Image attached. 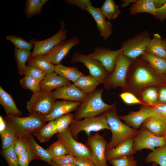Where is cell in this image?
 <instances>
[{"mask_svg":"<svg viewBox=\"0 0 166 166\" xmlns=\"http://www.w3.org/2000/svg\"><path fill=\"white\" fill-rule=\"evenodd\" d=\"M72 63L81 62L88 69L90 75L96 78L100 83L103 84L109 74L98 61L91 58L89 55L79 52L74 53L71 60Z\"/></svg>","mask_w":166,"mask_h":166,"instance_id":"obj_9","label":"cell"},{"mask_svg":"<svg viewBox=\"0 0 166 166\" xmlns=\"http://www.w3.org/2000/svg\"><path fill=\"white\" fill-rule=\"evenodd\" d=\"M69 131L72 137L78 139L79 133L84 131L87 136L92 132H97L105 129L110 130L104 113L99 115L80 120H74L69 126Z\"/></svg>","mask_w":166,"mask_h":166,"instance_id":"obj_4","label":"cell"},{"mask_svg":"<svg viewBox=\"0 0 166 166\" xmlns=\"http://www.w3.org/2000/svg\"><path fill=\"white\" fill-rule=\"evenodd\" d=\"M112 136L108 143L106 150L111 149L128 139L135 137L139 130L132 128L123 123L118 117L115 106L104 113Z\"/></svg>","mask_w":166,"mask_h":166,"instance_id":"obj_1","label":"cell"},{"mask_svg":"<svg viewBox=\"0 0 166 166\" xmlns=\"http://www.w3.org/2000/svg\"><path fill=\"white\" fill-rule=\"evenodd\" d=\"M14 51L18 73L21 75H23L24 70L26 66V63L32 52L30 50H22L15 48L14 49Z\"/></svg>","mask_w":166,"mask_h":166,"instance_id":"obj_35","label":"cell"},{"mask_svg":"<svg viewBox=\"0 0 166 166\" xmlns=\"http://www.w3.org/2000/svg\"><path fill=\"white\" fill-rule=\"evenodd\" d=\"M54 72L73 83L84 75L77 67H67L61 63L55 65Z\"/></svg>","mask_w":166,"mask_h":166,"instance_id":"obj_30","label":"cell"},{"mask_svg":"<svg viewBox=\"0 0 166 166\" xmlns=\"http://www.w3.org/2000/svg\"><path fill=\"white\" fill-rule=\"evenodd\" d=\"M86 11L94 19L100 36L104 40H106L113 33L112 25L111 22L106 20V18L102 14L100 8L91 6L87 7Z\"/></svg>","mask_w":166,"mask_h":166,"instance_id":"obj_16","label":"cell"},{"mask_svg":"<svg viewBox=\"0 0 166 166\" xmlns=\"http://www.w3.org/2000/svg\"><path fill=\"white\" fill-rule=\"evenodd\" d=\"M122 53L121 48L112 50L108 48L102 46L96 47L88 55L92 58L99 61L110 74L114 69L117 57Z\"/></svg>","mask_w":166,"mask_h":166,"instance_id":"obj_14","label":"cell"},{"mask_svg":"<svg viewBox=\"0 0 166 166\" xmlns=\"http://www.w3.org/2000/svg\"><path fill=\"white\" fill-rule=\"evenodd\" d=\"M75 158L68 153L63 156L52 158V162L57 164H73Z\"/></svg>","mask_w":166,"mask_h":166,"instance_id":"obj_49","label":"cell"},{"mask_svg":"<svg viewBox=\"0 0 166 166\" xmlns=\"http://www.w3.org/2000/svg\"><path fill=\"white\" fill-rule=\"evenodd\" d=\"M52 93L41 90L33 93L26 102V108L29 115L37 113L45 116L49 114L56 101L53 98Z\"/></svg>","mask_w":166,"mask_h":166,"instance_id":"obj_8","label":"cell"},{"mask_svg":"<svg viewBox=\"0 0 166 166\" xmlns=\"http://www.w3.org/2000/svg\"><path fill=\"white\" fill-rule=\"evenodd\" d=\"M135 137L122 142L112 149L106 150L105 158L106 161L125 156H132L136 152L133 148Z\"/></svg>","mask_w":166,"mask_h":166,"instance_id":"obj_21","label":"cell"},{"mask_svg":"<svg viewBox=\"0 0 166 166\" xmlns=\"http://www.w3.org/2000/svg\"><path fill=\"white\" fill-rule=\"evenodd\" d=\"M153 1L156 9L162 7L166 2V0H153Z\"/></svg>","mask_w":166,"mask_h":166,"instance_id":"obj_56","label":"cell"},{"mask_svg":"<svg viewBox=\"0 0 166 166\" xmlns=\"http://www.w3.org/2000/svg\"><path fill=\"white\" fill-rule=\"evenodd\" d=\"M120 97L123 101L128 104H141L147 106L133 94L128 92H124L120 94Z\"/></svg>","mask_w":166,"mask_h":166,"instance_id":"obj_46","label":"cell"},{"mask_svg":"<svg viewBox=\"0 0 166 166\" xmlns=\"http://www.w3.org/2000/svg\"><path fill=\"white\" fill-rule=\"evenodd\" d=\"M19 166H29L30 162L33 160L32 157L27 151L18 157Z\"/></svg>","mask_w":166,"mask_h":166,"instance_id":"obj_50","label":"cell"},{"mask_svg":"<svg viewBox=\"0 0 166 166\" xmlns=\"http://www.w3.org/2000/svg\"><path fill=\"white\" fill-rule=\"evenodd\" d=\"M163 44L166 49V38H163Z\"/></svg>","mask_w":166,"mask_h":166,"instance_id":"obj_59","label":"cell"},{"mask_svg":"<svg viewBox=\"0 0 166 166\" xmlns=\"http://www.w3.org/2000/svg\"><path fill=\"white\" fill-rule=\"evenodd\" d=\"M164 76V78H165V82H166V73L164 74H163Z\"/></svg>","mask_w":166,"mask_h":166,"instance_id":"obj_61","label":"cell"},{"mask_svg":"<svg viewBox=\"0 0 166 166\" xmlns=\"http://www.w3.org/2000/svg\"><path fill=\"white\" fill-rule=\"evenodd\" d=\"M55 135L57 140L61 141L66 146L69 153L74 157H91V151L90 148L83 144L77 142L72 137L69 126L65 131L57 133Z\"/></svg>","mask_w":166,"mask_h":166,"instance_id":"obj_12","label":"cell"},{"mask_svg":"<svg viewBox=\"0 0 166 166\" xmlns=\"http://www.w3.org/2000/svg\"><path fill=\"white\" fill-rule=\"evenodd\" d=\"M109 161L113 166H137V162L132 156L113 159Z\"/></svg>","mask_w":166,"mask_h":166,"instance_id":"obj_44","label":"cell"},{"mask_svg":"<svg viewBox=\"0 0 166 166\" xmlns=\"http://www.w3.org/2000/svg\"><path fill=\"white\" fill-rule=\"evenodd\" d=\"M137 0H123L122 3L121 4L120 6L123 8H124L129 6L130 4L135 2Z\"/></svg>","mask_w":166,"mask_h":166,"instance_id":"obj_55","label":"cell"},{"mask_svg":"<svg viewBox=\"0 0 166 166\" xmlns=\"http://www.w3.org/2000/svg\"><path fill=\"white\" fill-rule=\"evenodd\" d=\"M27 62L28 65L38 68L46 75L54 72L55 65L48 60L44 55L30 56Z\"/></svg>","mask_w":166,"mask_h":166,"instance_id":"obj_26","label":"cell"},{"mask_svg":"<svg viewBox=\"0 0 166 166\" xmlns=\"http://www.w3.org/2000/svg\"><path fill=\"white\" fill-rule=\"evenodd\" d=\"M81 103L80 101H56L51 112L45 116L46 122L55 120L59 117L76 110Z\"/></svg>","mask_w":166,"mask_h":166,"instance_id":"obj_19","label":"cell"},{"mask_svg":"<svg viewBox=\"0 0 166 166\" xmlns=\"http://www.w3.org/2000/svg\"><path fill=\"white\" fill-rule=\"evenodd\" d=\"M82 92L87 94L94 92L100 82L94 77L90 75L81 76L73 83Z\"/></svg>","mask_w":166,"mask_h":166,"instance_id":"obj_27","label":"cell"},{"mask_svg":"<svg viewBox=\"0 0 166 166\" xmlns=\"http://www.w3.org/2000/svg\"><path fill=\"white\" fill-rule=\"evenodd\" d=\"M32 77L39 82L42 81L46 75L38 68L29 65H26L23 73V75Z\"/></svg>","mask_w":166,"mask_h":166,"instance_id":"obj_43","label":"cell"},{"mask_svg":"<svg viewBox=\"0 0 166 166\" xmlns=\"http://www.w3.org/2000/svg\"><path fill=\"white\" fill-rule=\"evenodd\" d=\"M156 9L153 0H137L131 5L129 12L132 15L141 13H148L155 17Z\"/></svg>","mask_w":166,"mask_h":166,"instance_id":"obj_24","label":"cell"},{"mask_svg":"<svg viewBox=\"0 0 166 166\" xmlns=\"http://www.w3.org/2000/svg\"><path fill=\"white\" fill-rule=\"evenodd\" d=\"M166 144V140L163 136L154 135L146 128L142 127L138 134L135 137L133 148L136 152L144 149L152 151L157 147Z\"/></svg>","mask_w":166,"mask_h":166,"instance_id":"obj_13","label":"cell"},{"mask_svg":"<svg viewBox=\"0 0 166 166\" xmlns=\"http://www.w3.org/2000/svg\"><path fill=\"white\" fill-rule=\"evenodd\" d=\"M7 127V123L5 119L0 116V134L3 132Z\"/></svg>","mask_w":166,"mask_h":166,"instance_id":"obj_54","label":"cell"},{"mask_svg":"<svg viewBox=\"0 0 166 166\" xmlns=\"http://www.w3.org/2000/svg\"><path fill=\"white\" fill-rule=\"evenodd\" d=\"M22 137L26 146L27 151L31 155L33 160L39 159L51 165L52 156L46 149L43 148L36 142L32 133L27 134Z\"/></svg>","mask_w":166,"mask_h":166,"instance_id":"obj_18","label":"cell"},{"mask_svg":"<svg viewBox=\"0 0 166 166\" xmlns=\"http://www.w3.org/2000/svg\"><path fill=\"white\" fill-rule=\"evenodd\" d=\"M0 104L6 115L20 117L22 112L17 108L11 95L0 86Z\"/></svg>","mask_w":166,"mask_h":166,"instance_id":"obj_23","label":"cell"},{"mask_svg":"<svg viewBox=\"0 0 166 166\" xmlns=\"http://www.w3.org/2000/svg\"><path fill=\"white\" fill-rule=\"evenodd\" d=\"M13 148L18 157L27 151L26 146L22 137L16 139L13 144Z\"/></svg>","mask_w":166,"mask_h":166,"instance_id":"obj_47","label":"cell"},{"mask_svg":"<svg viewBox=\"0 0 166 166\" xmlns=\"http://www.w3.org/2000/svg\"><path fill=\"white\" fill-rule=\"evenodd\" d=\"M142 56L157 74L162 75L166 73V59L146 51Z\"/></svg>","mask_w":166,"mask_h":166,"instance_id":"obj_29","label":"cell"},{"mask_svg":"<svg viewBox=\"0 0 166 166\" xmlns=\"http://www.w3.org/2000/svg\"><path fill=\"white\" fill-rule=\"evenodd\" d=\"M145 51L166 60V49L163 44V38L158 34H153Z\"/></svg>","mask_w":166,"mask_h":166,"instance_id":"obj_25","label":"cell"},{"mask_svg":"<svg viewBox=\"0 0 166 166\" xmlns=\"http://www.w3.org/2000/svg\"><path fill=\"white\" fill-rule=\"evenodd\" d=\"M101 12L108 21L117 18L121 12L114 0H105L100 8Z\"/></svg>","mask_w":166,"mask_h":166,"instance_id":"obj_33","label":"cell"},{"mask_svg":"<svg viewBox=\"0 0 166 166\" xmlns=\"http://www.w3.org/2000/svg\"><path fill=\"white\" fill-rule=\"evenodd\" d=\"M0 153L9 166H19L18 156L14 151L13 144L7 149L1 150Z\"/></svg>","mask_w":166,"mask_h":166,"instance_id":"obj_42","label":"cell"},{"mask_svg":"<svg viewBox=\"0 0 166 166\" xmlns=\"http://www.w3.org/2000/svg\"><path fill=\"white\" fill-rule=\"evenodd\" d=\"M102 89L96 90L87 94L85 99L81 103L74 114V120H80L85 118L96 116L116 106V104L108 105L103 101Z\"/></svg>","mask_w":166,"mask_h":166,"instance_id":"obj_2","label":"cell"},{"mask_svg":"<svg viewBox=\"0 0 166 166\" xmlns=\"http://www.w3.org/2000/svg\"><path fill=\"white\" fill-rule=\"evenodd\" d=\"M53 98L62 99L73 101L82 102L86 98L87 94L84 93L73 84L60 87L52 93Z\"/></svg>","mask_w":166,"mask_h":166,"instance_id":"obj_17","label":"cell"},{"mask_svg":"<svg viewBox=\"0 0 166 166\" xmlns=\"http://www.w3.org/2000/svg\"><path fill=\"white\" fill-rule=\"evenodd\" d=\"M6 39L12 42L15 48L19 50H30L34 49V47L33 44L26 41L21 37H18L14 35H10L7 36Z\"/></svg>","mask_w":166,"mask_h":166,"instance_id":"obj_39","label":"cell"},{"mask_svg":"<svg viewBox=\"0 0 166 166\" xmlns=\"http://www.w3.org/2000/svg\"><path fill=\"white\" fill-rule=\"evenodd\" d=\"M65 1L68 4L74 5L83 11H86L89 6H92L89 0H65Z\"/></svg>","mask_w":166,"mask_h":166,"instance_id":"obj_48","label":"cell"},{"mask_svg":"<svg viewBox=\"0 0 166 166\" xmlns=\"http://www.w3.org/2000/svg\"><path fill=\"white\" fill-rule=\"evenodd\" d=\"M71 84L70 81L55 72L46 75L40 82L41 90L50 92L54 89Z\"/></svg>","mask_w":166,"mask_h":166,"instance_id":"obj_22","label":"cell"},{"mask_svg":"<svg viewBox=\"0 0 166 166\" xmlns=\"http://www.w3.org/2000/svg\"><path fill=\"white\" fill-rule=\"evenodd\" d=\"M79 43L78 38L74 36L68 40L60 42L44 56L54 65L59 64L67 55L71 49L78 45Z\"/></svg>","mask_w":166,"mask_h":166,"instance_id":"obj_15","label":"cell"},{"mask_svg":"<svg viewBox=\"0 0 166 166\" xmlns=\"http://www.w3.org/2000/svg\"><path fill=\"white\" fill-rule=\"evenodd\" d=\"M73 164L77 166H96L90 158L87 157L75 158Z\"/></svg>","mask_w":166,"mask_h":166,"instance_id":"obj_51","label":"cell"},{"mask_svg":"<svg viewBox=\"0 0 166 166\" xmlns=\"http://www.w3.org/2000/svg\"><path fill=\"white\" fill-rule=\"evenodd\" d=\"M134 68L133 80L137 86L144 88L166 85L164 75H156L144 62H138Z\"/></svg>","mask_w":166,"mask_h":166,"instance_id":"obj_7","label":"cell"},{"mask_svg":"<svg viewBox=\"0 0 166 166\" xmlns=\"http://www.w3.org/2000/svg\"><path fill=\"white\" fill-rule=\"evenodd\" d=\"M155 18L161 22L166 20V2L162 7L156 9Z\"/></svg>","mask_w":166,"mask_h":166,"instance_id":"obj_52","label":"cell"},{"mask_svg":"<svg viewBox=\"0 0 166 166\" xmlns=\"http://www.w3.org/2000/svg\"><path fill=\"white\" fill-rule=\"evenodd\" d=\"M151 166H158V164L155 162H153Z\"/></svg>","mask_w":166,"mask_h":166,"instance_id":"obj_60","label":"cell"},{"mask_svg":"<svg viewBox=\"0 0 166 166\" xmlns=\"http://www.w3.org/2000/svg\"><path fill=\"white\" fill-rule=\"evenodd\" d=\"M107 143L104 136L97 133L87 137L86 144L91 151L90 158L96 166H107L105 158Z\"/></svg>","mask_w":166,"mask_h":166,"instance_id":"obj_10","label":"cell"},{"mask_svg":"<svg viewBox=\"0 0 166 166\" xmlns=\"http://www.w3.org/2000/svg\"><path fill=\"white\" fill-rule=\"evenodd\" d=\"M7 127L5 130L0 134L2 150L10 147L16 139L15 132L12 127L7 122Z\"/></svg>","mask_w":166,"mask_h":166,"instance_id":"obj_36","label":"cell"},{"mask_svg":"<svg viewBox=\"0 0 166 166\" xmlns=\"http://www.w3.org/2000/svg\"><path fill=\"white\" fill-rule=\"evenodd\" d=\"M143 102L147 106L153 107L157 104L158 92L153 87L148 88L144 91L142 94Z\"/></svg>","mask_w":166,"mask_h":166,"instance_id":"obj_38","label":"cell"},{"mask_svg":"<svg viewBox=\"0 0 166 166\" xmlns=\"http://www.w3.org/2000/svg\"><path fill=\"white\" fill-rule=\"evenodd\" d=\"M163 136L164 137L166 140V123L164 125Z\"/></svg>","mask_w":166,"mask_h":166,"instance_id":"obj_58","label":"cell"},{"mask_svg":"<svg viewBox=\"0 0 166 166\" xmlns=\"http://www.w3.org/2000/svg\"><path fill=\"white\" fill-rule=\"evenodd\" d=\"M166 103V87L163 86L159 89L158 92L157 104Z\"/></svg>","mask_w":166,"mask_h":166,"instance_id":"obj_53","label":"cell"},{"mask_svg":"<svg viewBox=\"0 0 166 166\" xmlns=\"http://www.w3.org/2000/svg\"><path fill=\"white\" fill-rule=\"evenodd\" d=\"M50 165L51 166H77L74 164H59L52 162Z\"/></svg>","mask_w":166,"mask_h":166,"instance_id":"obj_57","label":"cell"},{"mask_svg":"<svg viewBox=\"0 0 166 166\" xmlns=\"http://www.w3.org/2000/svg\"><path fill=\"white\" fill-rule=\"evenodd\" d=\"M147 163L154 162L160 166H166V144L156 148L145 159Z\"/></svg>","mask_w":166,"mask_h":166,"instance_id":"obj_32","label":"cell"},{"mask_svg":"<svg viewBox=\"0 0 166 166\" xmlns=\"http://www.w3.org/2000/svg\"><path fill=\"white\" fill-rule=\"evenodd\" d=\"M57 132V124L55 120L49 121L46 124L33 133L39 141L41 143L49 141Z\"/></svg>","mask_w":166,"mask_h":166,"instance_id":"obj_28","label":"cell"},{"mask_svg":"<svg viewBox=\"0 0 166 166\" xmlns=\"http://www.w3.org/2000/svg\"><path fill=\"white\" fill-rule=\"evenodd\" d=\"M46 149L51 155L53 158L61 157L69 153L68 149L65 145L58 140Z\"/></svg>","mask_w":166,"mask_h":166,"instance_id":"obj_37","label":"cell"},{"mask_svg":"<svg viewBox=\"0 0 166 166\" xmlns=\"http://www.w3.org/2000/svg\"><path fill=\"white\" fill-rule=\"evenodd\" d=\"M165 124L154 116L147 118L142 124L154 135L163 136Z\"/></svg>","mask_w":166,"mask_h":166,"instance_id":"obj_31","label":"cell"},{"mask_svg":"<svg viewBox=\"0 0 166 166\" xmlns=\"http://www.w3.org/2000/svg\"><path fill=\"white\" fill-rule=\"evenodd\" d=\"M152 116L157 118L166 123V103L157 104L151 107Z\"/></svg>","mask_w":166,"mask_h":166,"instance_id":"obj_45","label":"cell"},{"mask_svg":"<svg viewBox=\"0 0 166 166\" xmlns=\"http://www.w3.org/2000/svg\"><path fill=\"white\" fill-rule=\"evenodd\" d=\"M49 1L48 0H26L24 9L26 16L30 18L40 14L43 5Z\"/></svg>","mask_w":166,"mask_h":166,"instance_id":"obj_34","label":"cell"},{"mask_svg":"<svg viewBox=\"0 0 166 166\" xmlns=\"http://www.w3.org/2000/svg\"><path fill=\"white\" fill-rule=\"evenodd\" d=\"M64 26L65 22L62 21L60 30L52 37L42 41L34 40L31 41L30 42L34 44V47L30 56L33 57L38 55H44L56 45L66 40L67 30Z\"/></svg>","mask_w":166,"mask_h":166,"instance_id":"obj_11","label":"cell"},{"mask_svg":"<svg viewBox=\"0 0 166 166\" xmlns=\"http://www.w3.org/2000/svg\"><path fill=\"white\" fill-rule=\"evenodd\" d=\"M5 119L14 131L16 138L32 133L45 124V116L34 113L27 117L6 115Z\"/></svg>","mask_w":166,"mask_h":166,"instance_id":"obj_3","label":"cell"},{"mask_svg":"<svg viewBox=\"0 0 166 166\" xmlns=\"http://www.w3.org/2000/svg\"><path fill=\"white\" fill-rule=\"evenodd\" d=\"M74 117V114L70 113L55 120L57 124V133L65 131L73 121Z\"/></svg>","mask_w":166,"mask_h":166,"instance_id":"obj_41","label":"cell"},{"mask_svg":"<svg viewBox=\"0 0 166 166\" xmlns=\"http://www.w3.org/2000/svg\"><path fill=\"white\" fill-rule=\"evenodd\" d=\"M131 63L132 60L124 55L122 53L120 54L116 59L113 71L103 84L104 88L107 89L111 88L125 87L126 74Z\"/></svg>","mask_w":166,"mask_h":166,"instance_id":"obj_6","label":"cell"},{"mask_svg":"<svg viewBox=\"0 0 166 166\" xmlns=\"http://www.w3.org/2000/svg\"><path fill=\"white\" fill-rule=\"evenodd\" d=\"M20 85L24 89H29L33 93L41 90L40 82L31 77L26 76L20 81Z\"/></svg>","mask_w":166,"mask_h":166,"instance_id":"obj_40","label":"cell"},{"mask_svg":"<svg viewBox=\"0 0 166 166\" xmlns=\"http://www.w3.org/2000/svg\"><path fill=\"white\" fill-rule=\"evenodd\" d=\"M152 116L151 107L147 106L142 107L138 111L119 116V118L129 127L137 130L147 118Z\"/></svg>","mask_w":166,"mask_h":166,"instance_id":"obj_20","label":"cell"},{"mask_svg":"<svg viewBox=\"0 0 166 166\" xmlns=\"http://www.w3.org/2000/svg\"><path fill=\"white\" fill-rule=\"evenodd\" d=\"M151 39L150 34L143 31L121 43L122 53L128 58L135 60L144 53Z\"/></svg>","mask_w":166,"mask_h":166,"instance_id":"obj_5","label":"cell"}]
</instances>
